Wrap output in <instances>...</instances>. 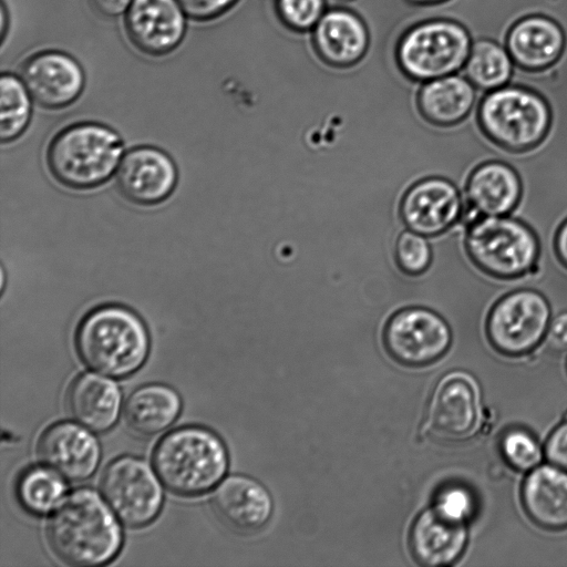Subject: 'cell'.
Wrapping results in <instances>:
<instances>
[{
	"label": "cell",
	"mask_w": 567,
	"mask_h": 567,
	"mask_svg": "<svg viewBox=\"0 0 567 567\" xmlns=\"http://www.w3.org/2000/svg\"><path fill=\"white\" fill-rule=\"evenodd\" d=\"M48 542L53 553L74 566L105 564L116 556L122 532L102 498L78 489L59 503L49 519Z\"/></svg>",
	"instance_id": "obj_1"
},
{
	"label": "cell",
	"mask_w": 567,
	"mask_h": 567,
	"mask_svg": "<svg viewBox=\"0 0 567 567\" xmlns=\"http://www.w3.org/2000/svg\"><path fill=\"white\" fill-rule=\"evenodd\" d=\"M75 346L81 360L93 371L124 378L138 370L150 350L141 318L120 305H103L79 323Z\"/></svg>",
	"instance_id": "obj_2"
},
{
	"label": "cell",
	"mask_w": 567,
	"mask_h": 567,
	"mask_svg": "<svg viewBox=\"0 0 567 567\" xmlns=\"http://www.w3.org/2000/svg\"><path fill=\"white\" fill-rule=\"evenodd\" d=\"M464 249L485 276L513 281L534 275L540 243L530 226L513 215L477 216L465 223Z\"/></svg>",
	"instance_id": "obj_3"
},
{
	"label": "cell",
	"mask_w": 567,
	"mask_h": 567,
	"mask_svg": "<svg viewBox=\"0 0 567 567\" xmlns=\"http://www.w3.org/2000/svg\"><path fill=\"white\" fill-rule=\"evenodd\" d=\"M155 471L164 486L181 496L207 493L223 478L228 466L225 445L213 432L181 427L169 432L153 453Z\"/></svg>",
	"instance_id": "obj_4"
},
{
	"label": "cell",
	"mask_w": 567,
	"mask_h": 567,
	"mask_svg": "<svg viewBox=\"0 0 567 567\" xmlns=\"http://www.w3.org/2000/svg\"><path fill=\"white\" fill-rule=\"evenodd\" d=\"M123 142L112 128L83 122L61 130L47 151V165L61 185L86 190L104 184L117 169Z\"/></svg>",
	"instance_id": "obj_5"
},
{
	"label": "cell",
	"mask_w": 567,
	"mask_h": 567,
	"mask_svg": "<svg viewBox=\"0 0 567 567\" xmlns=\"http://www.w3.org/2000/svg\"><path fill=\"white\" fill-rule=\"evenodd\" d=\"M476 121L482 133L495 146L511 153H524L545 140L551 124V112L538 93L507 84L481 95Z\"/></svg>",
	"instance_id": "obj_6"
},
{
	"label": "cell",
	"mask_w": 567,
	"mask_h": 567,
	"mask_svg": "<svg viewBox=\"0 0 567 567\" xmlns=\"http://www.w3.org/2000/svg\"><path fill=\"white\" fill-rule=\"evenodd\" d=\"M473 39L468 29L451 16L419 21L406 28L395 44L400 72L423 83L460 73L468 58Z\"/></svg>",
	"instance_id": "obj_7"
},
{
	"label": "cell",
	"mask_w": 567,
	"mask_h": 567,
	"mask_svg": "<svg viewBox=\"0 0 567 567\" xmlns=\"http://www.w3.org/2000/svg\"><path fill=\"white\" fill-rule=\"evenodd\" d=\"M551 318V305L540 291L517 288L501 296L489 307L486 336L497 352L522 357L545 339Z\"/></svg>",
	"instance_id": "obj_8"
},
{
	"label": "cell",
	"mask_w": 567,
	"mask_h": 567,
	"mask_svg": "<svg viewBox=\"0 0 567 567\" xmlns=\"http://www.w3.org/2000/svg\"><path fill=\"white\" fill-rule=\"evenodd\" d=\"M100 487L111 509L126 526H145L161 511L162 487L151 467L140 458L123 456L110 463Z\"/></svg>",
	"instance_id": "obj_9"
},
{
	"label": "cell",
	"mask_w": 567,
	"mask_h": 567,
	"mask_svg": "<svg viewBox=\"0 0 567 567\" xmlns=\"http://www.w3.org/2000/svg\"><path fill=\"white\" fill-rule=\"evenodd\" d=\"M389 354L409 367L439 360L449 349L452 333L446 321L425 308H406L394 313L383 333Z\"/></svg>",
	"instance_id": "obj_10"
},
{
	"label": "cell",
	"mask_w": 567,
	"mask_h": 567,
	"mask_svg": "<svg viewBox=\"0 0 567 567\" xmlns=\"http://www.w3.org/2000/svg\"><path fill=\"white\" fill-rule=\"evenodd\" d=\"M481 420V392L476 380L463 371L442 378L429 404L427 432L441 441H461L477 432Z\"/></svg>",
	"instance_id": "obj_11"
},
{
	"label": "cell",
	"mask_w": 567,
	"mask_h": 567,
	"mask_svg": "<svg viewBox=\"0 0 567 567\" xmlns=\"http://www.w3.org/2000/svg\"><path fill=\"white\" fill-rule=\"evenodd\" d=\"M465 208L466 203L455 184L443 177H429L406 190L400 214L408 229L434 237L463 220Z\"/></svg>",
	"instance_id": "obj_12"
},
{
	"label": "cell",
	"mask_w": 567,
	"mask_h": 567,
	"mask_svg": "<svg viewBox=\"0 0 567 567\" xmlns=\"http://www.w3.org/2000/svg\"><path fill=\"white\" fill-rule=\"evenodd\" d=\"M317 59L331 69H351L367 56L371 37L363 18L346 7L328 8L309 33Z\"/></svg>",
	"instance_id": "obj_13"
},
{
	"label": "cell",
	"mask_w": 567,
	"mask_h": 567,
	"mask_svg": "<svg viewBox=\"0 0 567 567\" xmlns=\"http://www.w3.org/2000/svg\"><path fill=\"white\" fill-rule=\"evenodd\" d=\"M116 186L128 202L152 206L167 199L177 183L173 159L162 150L138 146L128 151L116 169Z\"/></svg>",
	"instance_id": "obj_14"
},
{
	"label": "cell",
	"mask_w": 567,
	"mask_h": 567,
	"mask_svg": "<svg viewBox=\"0 0 567 567\" xmlns=\"http://www.w3.org/2000/svg\"><path fill=\"white\" fill-rule=\"evenodd\" d=\"M21 80L31 97L47 109L73 103L84 87V72L75 59L59 51H44L23 65Z\"/></svg>",
	"instance_id": "obj_15"
},
{
	"label": "cell",
	"mask_w": 567,
	"mask_h": 567,
	"mask_svg": "<svg viewBox=\"0 0 567 567\" xmlns=\"http://www.w3.org/2000/svg\"><path fill=\"white\" fill-rule=\"evenodd\" d=\"M523 194L518 173L508 163L488 159L477 164L465 182V214L468 221L477 216L512 215Z\"/></svg>",
	"instance_id": "obj_16"
},
{
	"label": "cell",
	"mask_w": 567,
	"mask_h": 567,
	"mask_svg": "<svg viewBox=\"0 0 567 567\" xmlns=\"http://www.w3.org/2000/svg\"><path fill=\"white\" fill-rule=\"evenodd\" d=\"M177 0H133L125 16L132 43L150 55H164L178 47L186 22Z\"/></svg>",
	"instance_id": "obj_17"
},
{
	"label": "cell",
	"mask_w": 567,
	"mask_h": 567,
	"mask_svg": "<svg viewBox=\"0 0 567 567\" xmlns=\"http://www.w3.org/2000/svg\"><path fill=\"white\" fill-rule=\"evenodd\" d=\"M38 454L45 466L72 482L89 478L101 455L96 439L71 422L49 426L39 439Z\"/></svg>",
	"instance_id": "obj_18"
},
{
	"label": "cell",
	"mask_w": 567,
	"mask_h": 567,
	"mask_svg": "<svg viewBox=\"0 0 567 567\" xmlns=\"http://www.w3.org/2000/svg\"><path fill=\"white\" fill-rule=\"evenodd\" d=\"M212 505L225 525L244 534L261 529L272 512L267 489L244 475H233L219 483L213 493Z\"/></svg>",
	"instance_id": "obj_19"
},
{
	"label": "cell",
	"mask_w": 567,
	"mask_h": 567,
	"mask_svg": "<svg viewBox=\"0 0 567 567\" xmlns=\"http://www.w3.org/2000/svg\"><path fill=\"white\" fill-rule=\"evenodd\" d=\"M467 542L465 523L436 505L423 512L410 533V549L422 566H443L454 563L463 554Z\"/></svg>",
	"instance_id": "obj_20"
},
{
	"label": "cell",
	"mask_w": 567,
	"mask_h": 567,
	"mask_svg": "<svg viewBox=\"0 0 567 567\" xmlns=\"http://www.w3.org/2000/svg\"><path fill=\"white\" fill-rule=\"evenodd\" d=\"M483 93L460 72L421 83L416 105L427 122L450 127L467 120Z\"/></svg>",
	"instance_id": "obj_21"
},
{
	"label": "cell",
	"mask_w": 567,
	"mask_h": 567,
	"mask_svg": "<svg viewBox=\"0 0 567 567\" xmlns=\"http://www.w3.org/2000/svg\"><path fill=\"white\" fill-rule=\"evenodd\" d=\"M520 498L529 519L546 530L567 528V471L538 465L524 480Z\"/></svg>",
	"instance_id": "obj_22"
},
{
	"label": "cell",
	"mask_w": 567,
	"mask_h": 567,
	"mask_svg": "<svg viewBox=\"0 0 567 567\" xmlns=\"http://www.w3.org/2000/svg\"><path fill=\"white\" fill-rule=\"evenodd\" d=\"M565 35L553 19L534 14L518 20L508 31L505 47L515 64L542 70L560 56Z\"/></svg>",
	"instance_id": "obj_23"
},
{
	"label": "cell",
	"mask_w": 567,
	"mask_h": 567,
	"mask_svg": "<svg viewBox=\"0 0 567 567\" xmlns=\"http://www.w3.org/2000/svg\"><path fill=\"white\" fill-rule=\"evenodd\" d=\"M66 405L75 421L95 432H104L117 420L121 392L111 380L85 373L72 382Z\"/></svg>",
	"instance_id": "obj_24"
},
{
	"label": "cell",
	"mask_w": 567,
	"mask_h": 567,
	"mask_svg": "<svg viewBox=\"0 0 567 567\" xmlns=\"http://www.w3.org/2000/svg\"><path fill=\"white\" fill-rule=\"evenodd\" d=\"M181 399L169 386L148 384L135 390L126 400L124 417L128 427L142 435L164 432L177 419Z\"/></svg>",
	"instance_id": "obj_25"
},
{
	"label": "cell",
	"mask_w": 567,
	"mask_h": 567,
	"mask_svg": "<svg viewBox=\"0 0 567 567\" xmlns=\"http://www.w3.org/2000/svg\"><path fill=\"white\" fill-rule=\"evenodd\" d=\"M514 61L507 49L489 39L473 40L461 71L480 91L488 92L508 84Z\"/></svg>",
	"instance_id": "obj_26"
},
{
	"label": "cell",
	"mask_w": 567,
	"mask_h": 567,
	"mask_svg": "<svg viewBox=\"0 0 567 567\" xmlns=\"http://www.w3.org/2000/svg\"><path fill=\"white\" fill-rule=\"evenodd\" d=\"M52 470L31 467L24 471L17 485L18 498L30 513L42 515L59 504L65 493V484Z\"/></svg>",
	"instance_id": "obj_27"
},
{
	"label": "cell",
	"mask_w": 567,
	"mask_h": 567,
	"mask_svg": "<svg viewBox=\"0 0 567 567\" xmlns=\"http://www.w3.org/2000/svg\"><path fill=\"white\" fill-rule=\"evenodd\" d=\"M0 137L3 143L18 138L31 117V95L23 81L12 74L0 80Z\"/></svg>",
	"instance_id": "obj_28"
},
{
	"label": "cell",
	"mask_w": 567,
	"mask_h": 567,
	"mask_svg": "<svg viewBox=\"0 0 567 567\" xmlns=\"http://www.w3.org/2000/svg\"><path fill=\"white\" fill-rule=\"evenodd\" d=\"M278 21L288 31L310 33L327 11V0H275Z\"/></svg>",
	"instance_id": "obj_29"
},
{
	"label": "cell",
	"mask_w": 567,
	"mask_h": 567,
	"mask_svg": "<svg viewBox=\"0 0 567 567\" xmlns=\"http://www.w3.org/2000/svg\"><path fill=\"white\" fill-rule=\"evenodd\" d=\"M504 461L514 470L532 471L539 465L543 452L533 434L523 429L506 431L499 442Z\"/></svg>",
	"instance_id": "obj_30"
},
{
	"label": "cell",
	"mask_w": 567,
	"mask_h": 567,
	"mask_svg": "<svg viewBox=\"0 0 567 567\" xmlns=\"http://www.w3.org/2000/svg\"><path fill=\"white\" fill-rule=\"evenodd\" d=\"M395 258L400 269L408 275L425 272L432 261V249L426 236L411 229L402 231L396 239Z\"/></svg>",
	"instance_id": "obj_31"
},
{
	"label": "cell",
	"mask_w": 567,
	"mask_h": 567,
	"mask_svg": "<svg viewBox=\"0 0 567 567\" xmlns=\"http://www.w3.org/2000/svg\"><path fill=\"white\" fill-rule=\"evenodd\" d=\"M474 505V498L471 493L460 486L443 491L436 502L439 508L464 523L473 514Z\"/></svg>",
	"instance_id": "obj_32"
},
{
	"label": "cell",
	"mask_w": 567,
	"mask_h": 567,
	"mask_svg": "<svg viewBox=\"0 0 567 567\" xmlns=\"http://www.w3.org/2000/svg\"><path fill=\"white\" fill-rule=\"evenodd\" d=\"M184 12L199 21L214 19L229 10L238 0H177Z\"/></svg>",
	"instance_id": "obj_33"
},
{
	"label": "cell",
	"mask_w": 567,
	"mask_h": 567,
	"mask_svg": "<svg viewBox=\"0 0 567 567\" xmlns=\"http://www.w3.org/2000/svg\"><path fill=\"white\" fill-rule=\"evenodd\" d=\"M545 456L550 464L567 471V422L558 425L548 436Z\"/></svg>",
	"instance_id": "obj_34"
},
{
	"label": "cell",
	"mask_w": 567,
	"mask_h": 567,
	"mask_svg": "<svg viewBox=\"0 0 567 567\" xmlns=\"http://www.w3.org/2000/svg\"><path fill=\"white\" fill-rule=\"evenodd\" d=\"M544 341L554 353L567 352V309L553 316Z\"/></svg>",
	"instance_id": "obj_35"
},
{
	"label": "cell",
	"mask_w": 567,
	"mask_h": 567,
	"mask_svg": "<svg viewBox=\"0 0 567 567\" xmlns=\"http://www.w3.org/2000/svg\"><path fill=\"white\" fill-rule=\"evenodd\" d=\"M93 8L105 17H117L127 11L133 0H90Z\"/></svg>",
	"instance_id": "obj_36"
},
{
	"label": "cell",
	"mask_w": 567,
	"mask_h": 567,
	"mask_svg": "<svg viewBox=\"0 0 567 567\" xmlns=\"http://www.w3.org/2000/svg\"><path fill=\"white\" fill-rule=\"evenodd\" d=\"M554 249L558 261L567 269V218L559 225L555 234Z\"/></svg>",
	"instance_id": "obj_37"
},
{
	"label": "cell",
	"mask_w": 567,
	"mask_h": 567,
	"mask_svg": "<svg viewBox=\"0 0 567 567\" xmlns=\"http://www.w3.org/2000/svg\"><path fill=\"white\" fill-rule=\"evenodd\" d=\"M409 4L419 8L437 7L449 4L453 0H404Z\"/></svg>",
	"instance_id": "obj_38"
},
{
	"label": "cell",
	"mask_w": 567,
	"mask_h": 567,
	"mask_svg": "<svg viewBox=\"0 0 567 567\" xmlns=\"http://www.w3.org/2000/svg\"><path fill=\"white\" fill-rule=\"evenodd\" d=\"M6 19H7L6 8H4V4L2 3V6H1V37H2V40H3V35L6 33V28H7Z\"/></svg>",
	"instance_id": "obj_39"
},
{
	"label": "cell",
	"mask_w": 567,
	"mask_h": 567,
	"mask_svg": "<svg viewBox=\"0 0 567 567\" xmlns=\"http://www.w3.org/2000/svg\"><path fill=\"white\" fill-rule=\"evenodd\" d=\"M333 1L338 2L340 4H347V3L353 2L354 0H333Z\"/></svg>",
	"instance_id": "obj_40"
}]
</instances>
